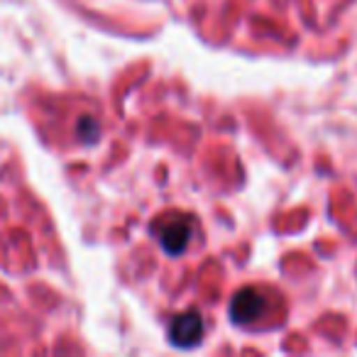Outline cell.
<instances>
[{"instance_id":"cell-1","label":"cell","mask_w":357,"mask_h":357,"mask_svg":"<svg viewBox=\"0 0 357 357\" xmlns=\"http://www.w3.org/2000/svg\"><path fill=\"white\" fill-rule=\"evenodd\" d=\"M167 337L174 347L178 350H191L194 345H199L204 337V318L196 311H184L172 318L169 323Z\"/></svg>"},{"instance_id":"cell-2","label":"cell","mask_w":357,"mask_h":357,"mask_svg":"<svg viewBox=\"0 0 357 357\" xmlns=\"http://www.w3.org/2000/svg\"><path fill=\"white\" fill-rule=\"evenodd\" d=\"M157 238L159 245L167 255L172 257H178L189 248L191 240V220L184 218V215H174V218H167L157 225Z\"/></svg>"},{"instance_id":"cell-3","label":"cell","mask_w":357,"mask_h":357,"mask_svg":"<svg viewBox=\"0 0 357 357\" xmlns=\"http://www.w3.org/2000/svg\"><path fill=\"white\" fill-rule=\"evenodd\" d=\"M264 311H267V298L252 287L240 289L233 296V301H230V318H233L238 326H250V323L257 321Z\"/></svg>"}]
</instances>
